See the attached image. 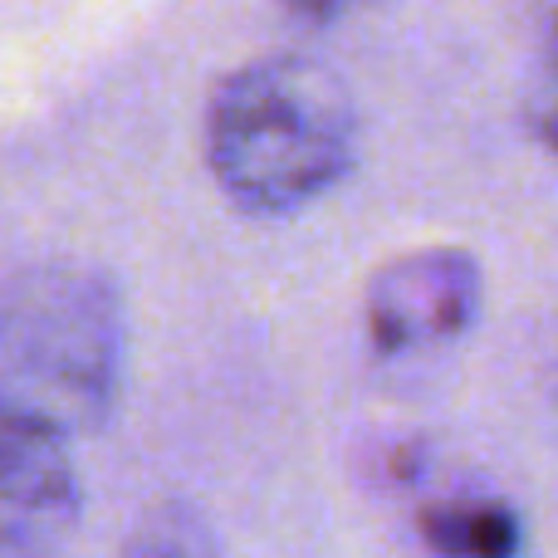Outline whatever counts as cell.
Segmentation results:
<instances>
[{
  "instance_id": "obj_1",
  "label": "cell",
  "mask_w": 558,
  "mask_h": 558,
  "mask_svg": "<svg viewBox=\"0 0 558 558\" xmlns=\"http://www.w3.org/2000/svg\"><path fill=\"white\" fill-rule=\"evenodd\" d=\"M357 104L343 74L308 54H260L231 69L206 104V167L245 216L279 221L348 177Z\"/></svg>"
},
{
  "instance_id": "obj_2",
  "label": "cell",
  "mask_w": 558,
  "mask_h": 558,
  "mask_svg": "<svg viewBox=\"0 0 558 558\" xmlns=\"http://www.w3.org/2000/svg\"><path fill=\"white\" fill-rule=\"evenodd\" d=\"M128 318L88 265H29L0 279V426L69 441L113 416Z\"/></svg>"
},
{
  "instance_id": "obj_3",
  "label": "cell",
  "mask_w": 558,
  "mask_h": 558,
  "mask_svg": "<svg viewBox=\"0 0 558 558\" xmlns=\"http://www.w3.org/2000/svg\"><path fill=\"white\" fill-rule=\"evenodd\" d=\"M481 260L456 245H422L373 270L363 294V328L383 357H422L461 343L481 318Z\"/></svg>"
},
{
  "instance_id": "obj_4",
  "label": "cell",
  "mask_w": 558,
  "mask_h": 558,
  "mask_svg": "<svg viewBox=\"0 0 558 558\" xmlns=\"http://www.w3.org/2000/svg\"><path fill=\"white\" fill-rule=\"evenodd\" d=\"M84 510L64 441L0 426V558L39 554L74 530Z\"/></svg>"
},
{
  "instance_id": "obj_5",
  "label": "cell",
  "mask_w": 558,
  "mask_h": 558,
  "mask_svg": "<svg viewBox=\"0 0 558 558\" xmlns=\"http://www.w3.org/2000/svg\"><path fill=\"white\" fill-rule=\"evenodd\" d=\"M422 544L436 558H520L524 524L505 500H441L416 514Z\"/></svg>"
},
{
  "instance_id": "obj_6",
  "label": "cell",
  "mask_w": 558,
  "mask_h": 558,
  "mask_svg": "<svg viewBox=\"0 0 558 558\" xmlns=\"http://www.w3.org/2000/svg\"><path fill=\"white\" fill-rule=\"evenodd\" d=\"M123 558H226L216 530L186 500H162L128 534Z\"/></svg>"
},
{
  "instance_id": "obj_7",
  "label": "cell",
  "mask_w": 558,
  "mask_h": 558,
  "mask_svg": "<svg viewBox=\"0 0 558 558\" xmlns=\"http://www.w3.org/2000/svg\"><path fill=\"white\" fill-rule=\"evenodd\" d=\"M279 5H284L289 15L308 20V25H328V20L348 15V10H353L357 0H279Z\"/></svg>"
}]
</instances>
